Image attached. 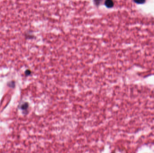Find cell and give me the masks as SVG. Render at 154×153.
Listing matches in <instances>:
<instances>
[{
    "label": "cell",
    "instance_id": "cell-1",
    "mask_svg": "<svg viewBox=\"0 0 154 153\" xmlns=\"http://www.w3.org/2000/svg\"><path fill=\"white\" fill-rule=\"evenodd\" d=\"M105 4L107 8H111L114 6V3L111 0H107L105 1Z\"/></svg>",
    "mask_w": 154,
    "mask_h": 153
},
{
    "label": "cell",
    "instance_id": "cell-3",
    "mask_svg": "<svg viewBox=\"0 0 154 153\" xmlns=\"http://www.w3.org/2000/svg\"><path fill=\"white\" fill-rule=\"evenodd\" d=\"M28 104L27 103H24L23 105H22V108L23 109H26L28 108Z\"/></svg>",
    "mask_w": 154,
    "mask_h": 153
},
{
    "label": "cell",
    "instance_id": "cell-2",
    "mask_svg": "<svg viewBox=\"0 0 154 153\" xmlns=\"http://www.w3.org/2000/svg\"><path fill=\"white\" fill-rule=\"evenodd\" d=\"M134 1L137 4H144L146 1L145 0H138V1Z\"/></svg>",
    "mask_w": 154,
    "mask_h": 153
},
{
    "label": "cell",
    "instance_id": "cell-4",
    "mask_svg": "<svg viewBox=\"0 0 154 153\" xmlns=\"http://www.w3.org/2000/svg\"><path fill=\"white\" fill-rule=\"evenodd\" d=\"M31 72L30 70H27L25 72V75H29L31 74Z\"/></svg>",
    "mask_w": 154,
    "mask_h": 153
}]
</instances>
